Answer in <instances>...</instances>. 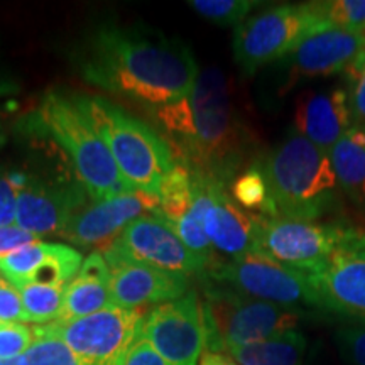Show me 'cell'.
<instances>
[{
    "instance_id": "6da1fadb",
    "label": "cell",
    "mask_w": 365,
    "mask_h": 365,
    "mask_svg": "<svg viewBox=\"0 0 365 365\" xmlns=\"http://www.w3.org/2000/svg\"><path fill=\"white\" fill-rule=\"evenodd\" d=\"M81 78L113 95L150 107L188 97L198 65L185 44L156 31L102 26L76 53Z\"/></svg>"
},
{
    "instance_id": "7a4b0ae2",
    "label": "cell",
    "mask_w": 365,
    "mask_h": 365,
    "mask_svg": "<svg viewBox=\"0 0 365 365\" xmlns=\"http://www.w3.org/2000/svg\"><path fill=\"white\" fill-rule=\"evenodd\" d=\"M156 120L175 161L227 186L240 175L255 145L218 68L200 73L188 97L158 108Z\"/></svg>"
},
{
    "instance_id": "3957f363",
    "label": "cell",
    "mask_w": 365,
    "mask_h": 365,
    "mask_svg": "<svg viewBox=\"0 0 365 365\" xmlns=\"http://www.w3.org/2000/svg\"><path fill=\"white\" fill-rule=\"evenodd\" d=\"M276 218L313 222L339 202L340 185L328 153L293 130L259 161Z\"/></svg>"
},
{
    "instance_id": "277c9868",
    "label": "cell",
    "mask_w": 365,
    "mask_h": 365,
    "mask_svg": "<svg viewBox=\"0 0 365 365\" xmlns=\"http://www.w3.org/2000/svg\"><path fill=\"white\" fill-rule=\"evenodd\" d=\"M75 102L110 150L125 185L159 196L176 164L166 137L103 97L75 95Z\"/></svg>"
},
{
    "instance_id": "5b68a950",
    "label": "cell",
    "mask_w": 365,
    "mask_h": 365,
    "mask_svg": "<svg viewBox=\"0 0 365 365\" xmlns=\"http://www.w3.org/2000/svg\"><path fill=\"white\" fill-rule=\"evenodd\" d=\"M34 118L39 130L65 150L76 180L91 202H105L132 191L118 173L110 150L76 105L75 97L59 90L46 91Z\"/></svg>"
},
{
    "instance_id": "8992f818",
    "label": "cell",
    "mask_w": 365,
    "mask_h": 365,
    "mask_svg": "<svg viewBox=\"0 0 365 365\" xmlns=\"http://www.w3.org/2000/svg\"><path fill=\"white\" fill-rule=\"evenodd\" d=\"M203 319L207 330L205 352H228L271 336L296 330L304 309L286 308L269 301L249 298L210 281L205 286Z\"/></svg>"
},
{
    "instance_id": "52a82bcc",
    "label": "cell",
    "mask_w": 365,
    "mask_h": 365,
    "mask_svg": "<svg viewBox=\"0 0 365 365\" xmlns=\"http://www.w3.org/2000/svg\"><path fill=\"white\" fill-rule=\"evenodd\" d=\"M207 276L208 281L249 298L286 308L319 309L318 294L307 272L282 266L262 254L212 264Z\"/></svg>"
},
{
    "instance_id": "ba28073f",
    "label": "cell",
    "mask_w": 365,
    "mask_h": 365,
    "mask_svg": "<svg viewBox=\"0 0 365 365\" xmlns=\"http://www.w3.org/2000/svg\"><path fill=\"white\" fill-rule=\"evenodd\" d=\"M318 24L312 2L264 9L235 27V63L245 75L252 76L269 63L289 56Z\"/></svg>"
},
{
    "instance_id": "9c48e42d",
    "label": "cell",
    "mask_w": 365,
    "mask_h": 365,
    "mask_svg": "<svg viewBox=\"0 0 365 365\" xmlns=\"http://www.w3.org/2000/svg\"><path fill=\"white\" fill-rule=\"evenodd\" d=\"M145 312L112 307L71 322L49 323L78 365H125L139 340Z\"/></svg>"
},
{
    "instance_id": "30bf717a",
    "label": "cell",
    "mask_w": 365,
    "mask_h": 365,
    "mask_svg": "<svg viewBox=\"0 0 365 365\" xmlns=\"http://www.w3.org/2000/svg\"><path fill=\"white\" fill-rule=\"evenodd\" d=\"M357 228L289 218L259 220L257 254L301 272H317Z\"/></svg>"
},
{
    "instance_id": "8fae6325",
    "label": "cell",
    "mask_w": 365,
    "mask_h": 365,
    "mask_svg": "<svg viewBox=\"0 0 365 365\" xmlns=\"http://www.w3.org/2000/svg\"><path fill=\"white\" fill-rule=\"evenodd\" d=\"M107 264L130 261L178 274H202L208 269L182 244L170 222L154 212L129 223L115 240L103 247Z\"/></svg>"
},
{
    "instance_id": "7c38bea8",
    "label": "cell",
    "mask_w": 365,
    "mask_h": 365,
    "mask_svg": "<svg viewBox=\"0 0 365 365\" xmlns=\"http://www.w3.org/2000/svg\"><path fill=\"white\" fill-rule=\"evenodd\" d=\"M139 339H144L170 365H196L207 345L203 307L198 294L163 303L145 313Z\"/></svg>"
},
{
    "instance_id": "4fadbf2b",
    "label": "cell",
    "mask_w": 365,
    "mask_h": 365,
    "mask_svg": "<svg viewBox=\"0 0 365 365\" xmlns=\"http://www.w3.org/2000/svg\"><path fill=\"white\" fill-rule=\"evenodd\" d=\"M319 309L354 325H365V234H355L331 254L325 266L308 274Z\"/></svg>"
},
{
    "instance_id": "5bb4252c",
    "label": "cell",
    "mask_w": 365,
    "mask_h": 365,
    "mask_svg": "<svg viewBox=\"0 0 365 365\" xmlns=\"http://www.w3.org/2000/svg\"><path fill=\"white\" fill-rule=\"evenodd\" d=\"M88 198L80 181H44L31 175L27 188L17 196L16 225L38 239L63 237L73 218L88 205Z\"/></svg>"
},
{
    "instance_id": "9a60e30c",
    "label": "cell",
    "mask_w": 365,
    "mask_h": 365,
    "mask_svg": "<svg viewBox=\"0 0 365 365\" xmlns=\"http://www.w3.org/2000/svg\"><path fill=\"white\" fill-rule=\"evenodd\" d=\"M156 210L159 196L143 191H127L105 202H90L73 218L63 237L78 247H107L129 223Z\"/></svg>"
},
{
    "instance_id": "2e32d148",
    "label": "cell",
    "mask_w": 365,
    "mask_h": 365,
    "mask_svg": "<svg viewBox=\"0 0 365 365\" xmlns=\"http://www.w3.org/2000/svg\"><path fill=\"white\" fill-rule=\"evenodd\" d=\"M365 48V34L314 26L289 54L291 83L346 71Z\"/></svg>"
},
{
    "instance_id": "e0dca14e",
    "label": "cell",
    "mask_w": 365,
    "mask_h": 365,
    "mask_svg": "<svg viewBox=\"0 0 365 365\" xmlns=\"http://www.w3.org/2000/svg\"><path fill=\"white\" fill-rule=\"evenodd\" d=\"M81 264V254L70 245L38 240L0 255V274L17 289L27 284L68 286L76 277Z\"/></svg>"
},
{
    "instance_id": "ac0fdd59",
    "label": "cell",
    "mask_w": 365,
    "mask_h": 365,
    "mask_svg": "<svg viewBox=\"0 0 365 365\" xmlns=\"http://www.w3.org/2000/svg\"><path fill=\"white\" fill-rule=\"evenodd\" d=\"M113 307L137 309L180 299L190 287L186 274L168 272L130 261L108 264Z\"/></svg>"
},
{
    "instance_id": "d6986e66",
    "label": "cell",
    "mask_w": 365,
    "mask_h": 365,
    "mask_svg": "<svg viewBox=\"0 0 365 365\" xmlns=\"http://www.w3.org/2000/svg\"><path fill=\"white\" fill-rule=\"evenodd\" d=\"M354 115L344 88L307 91L294 112L296 132L325 153L352 129Z\"/></svg>"
},
{
    "instance_id": "ffe728a7",
    "label": "cell",
    "mask_w": 365,
    "mask_h": 365,
    "mask_svg": "<svg viewBox=\"0 0 365 365\" xmlns=\"http://www.w3.org/2000/svg\"><path fill=\"white\" fill-rule=\"evenodd\" d=\"M259 220L261 217L245 212L234 202L227 185L217 182L205 215V232L213 249L230 259L257 254Z\"/></svg>"
},
{
    "instance_id": "44dd1931",
    "label": "cell",
    "mask_w": 365,
    "mask_h": 365,
    "mask_svg": "<svg viewBox=\"0 0 365 365\" xmlns=\"http://www.w3.org/2000/svg\"><path fill=\"white\" fill-rule=\"evenodd\" d=\"M113 307L110 269L102 252H91L66 286L65 303L56 322H71Z\"/></svg>"
},
{
    "instance_id": "7402d4cb",
    "label": "cell",
    "mask_w": 365,
    "mask_h": 365,
    "mask_svg": "<svg viewBox=\"0 0 365 365\" xmlns=\"http://www.w3.org/2000/svg\"><path fill=\"white\" fill-rule=\"evenodd\" d=\"M340 190L365 212V127L354 125L330 153Z\"/></svg>"
},
{
    "instance_id": "603a6c76",
    "label": "cell",
    "mask_w": 365,
    "mask_h": 365,
    "mask_svg": "<svg viewBox=\"0 0 365 365\" xmlns=\"http://www.w3.org/2000/svg\"><path fill=\"white\" fill-rule=\"evenodd\" d=\"M307 346L303 333L289 330L257 344L235 346L228 354L239 365H301Z\"/></svg>"
},
{
    "instance_id": "cb8c5ba5",
    "label": "cell",
    "mask_w": 365,
    "mask_h": 365,
    "mask_svg": "<svg viewBox=\"0 0 365 365\" xmlns=\"http://www.w3.org/2000/svg\"><path fill=\"white\" fill-rule=\"evenodd\" d=\"M230 196L234 202L252 215L264 218H276L266 176L257 163L245 168L239 176L232 181Z\"/></svg>"
},
{
    "instance_id": "d4e9b609",
    "label": "cell",
    "mask_w": 365,
    "mask_h": 365,
    "mask_svg": "<svg viewBox=\"0 0 365 365\" xmlns=\"http://www.w3.org/2000/svg\"><path fill=\"white\" fill-rule=\"evenodd\" d=\"M193 203V173L188 166L178 163L163 181L159 191L158 212L170 223L180 222Z\"/></svg>"
},
{
    "instance_id": "484cf974",
    "label": "cell",
    "mask_w": 365,
    "mask_h": 365,
    "mask_svg": "<svg viewBox=\"0 0 365 365\" xmlns=\"http://www.w3.org/2000/svg\"><path fill=\"white\" fill-rule=\"evenodd\" d=\"M27 322L48 323L56 322L65 303L66 286L27 284L19 289Z\"/></svg>"
},
{
    "instance_id": "4316f807",
    "label": "cell",
    "mask_w": 365,
    "mask_h": 365,
    "mask_svg": "<svg viewBox=\"0 0 365 365\" xmlns=\"http://www.w3.org/2000/svg\"><path fill=\"white\" fill-rule=\"evenodd\" d=\"M319 24L365 34V0H330L312 2Z\"/></svg>"
},
{
    "instance_id": "83f0119b",
    "label": "cell",
    "mask_w": 365,
    "mask_h": 365,
    "mask_svg": "<svg viewBox=\"0 0 365 365\" xmlns=\"http://www.w3.org/2000/svg\"><path fill=\"white\" fill-rule=\"evenodd\" d=\"M34 341L26 352L27 365H78L68 345L54 333L51 325L34 327Z\"/></svg>"
},
{
    "instance_id": "f1b7e54d",
    "label": "cell",
    "mask_w": 365,
    "mask_h": 365,
    "mask_svg": "<svg viewBox=\"0 0 365 365\" xmlns=\"http://www.w3.org/2000/svg\"><path fill=\"white\" fill-rule=\"evenodd\" d=\"M254 0H193L190 6L205 19L218 26H239L247 19V14L257 6Z\"/></svg>"
},
{
    "instance_id": "f546056e",
    "label": "cell",
    "mask_w": 365,
    "mask_h": 365,
    "mask_svg": "<svg viewBox=\"0 0 365 365\" xmlns=\"http://www.w3.org/2000/svg\"><path fill=\"white\" fill-rule=\"evenodd\" d=\"M34 341V330L24 323L0 322V360L26 355Z\"/></svg>"
},
{
    "instance_id": "4dcf8cb0",
    "label": "cell",
    "mask_w": 365,
    "mask_h": 365,
    "mask_svg": "<svg viewBox=\"0 0 365 365\" xmlns=\"http://www.w3.org/2000/svg\"><path fill=\"white\" fill-rule=\"evenodd\" d=\"M335 345L346 365H365V325H346L335 331Z\"/></svg>"
},
{
    "instance_id": "1f68e13d",
    "label": "cell",
    "mask_w": 365,
    "mask_h": 365,
    "mask_svg": "<svg viewBox=\"0 0 365 365\" xmlns=\"http://www.w3.org/2000/svg\"><path fill=\"white\" fill-rule=\"evenodd\" d=\"M345 73L350 85V90H346L350 110H352L354 122L360 124V122H365V48Z\"/></svg>"
},
{
    "instance_id": "d6a6232c",
    "label": "cell",
    "mask_w": 365,
    "mask_h": 365,
    "mask_svg": "<svg viewBox=\"0 0 365 365\" xmlns=\"http://www.w3.org/2000/svg\"><path fill=\"white\" fill-rule=\"evenodd\" d=\"M0 322H27L19 289L0 274Z\"/></svg>"
},
{
    "instance_id": "836d02e7",
    "label": "cell",
    "mask_w": 365,
    "mask_h": 365,
    "mask_svg": "<svg viewBox=\"0 0 365 365\" xmlns=\"http://www.w3.org/2000/svg\"><path fill=\"white\" fill-rule=\"evenodd\" d=\"M17 196H19V191L14 188L7 176H0V227L16 223Z\"/></svg>"
},
{
    "instance_id": "e575fe53",
    "label": "cell",
    "mask_w": 365,
    "mask_h": 365,
    "mask_svg": "<svg viewBox=\"0 0 365 365\" xmlns=\"http://www.w3.org/2000/svg\"><path fill=\"white\" fill-rule=\"evenodd\" d=\"M38 242V237L22 230L17 225L0 227V255L11 254L14 250Z\"/></svg>"
},
{
    "instance_id": "d590c367",
    "label": "cell",
    "mask_w": 365,
    "mask_h": 365,
    "mask_svg": "<svg viewBox=\"0 0 365 365\" xmlns=\"http://www.w3.org/2000/svg\"><path fill=\"white\" fill-rule=\"evenodd\" d=\"M125 365H170L144 339H139L132 346Z\"/></svg>"
},
{
    "instance_id": "8d00e7d4",
    "label": "cell",
    "mask_w": 365,
    "mask_h": 365,
    "mask_svg": "<svg viewBox=\"0 0 365 365\" xmlns=\"http://www.w3.org/2000/svg\"><path fill=\"white\" fill-rule=\"evenodd\" d=\"M200 365H239L230 355L222 352H203Z\"/></svg>"
},
{
    "instance_id": "74e56055",
    "label": "cell",
    "mask_w": 365,
    "mask_h": 365,
    "mask_svg": "<svg viewBox=\"0 0 365 365\" xmlns=\"http://www.w3.org/2000/svg\"><path fill=\"white\" fill-rule=\"evenodd\" d=\"M0 365H27V359L26 355H21V357H16V359L0 360Z\"/></svg>"
},
{
    "instance_id": "f35d334b",
    "label": "cell",
    "mask_w": 365,
    "mask_h": 365,
    "mask_svg": "<svg viewBox=\"0 0 365 365\" xmlns=\"http://www.w3.org/2000/svg\"><path fill=\"white\" fill-rule=\"evenodd\" d=\"M7 91H11V86H9V85H0V95L7 93Z\"/></svg>"
},
{
    "instance_id": "ab89813d",
    "label": "cell",
    "mask_w": 365,
    "mask_h": 365,
    "mask_svg": "<svg viewBox=\"0 0 365 365\" xmlns=\"http://www.w3.org/2000/svg\"><path fill=\"white\" fill-rule=\"evenodd\" d=\"M4 139H6V135H4V130H2V124H0V145L4 144Z\"/></svg>"
}]
</instances>
